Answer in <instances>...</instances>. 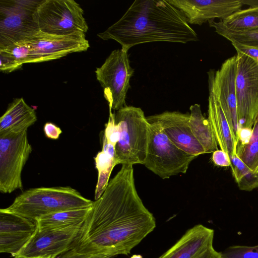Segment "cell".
Returning <instances> with one entry per match:
<instances>
[{
    "instance_id": "obj_1",
    "label": "cell",
    "mask_w": 258,
    "mask_h": 258,
    "mask_svg": "<svg viewBox=\"0 0 258 258\" xmlns=\"http://www.w3.org/2000/svg\"><path fill=\"white\" fill-rule=\"evenodd\" d=\"M156 226L154 216L138 194L133 165H122L93 201L69 249L111 258L128 255Z\"/></svg>"
},
{
    "instance_id": "obj_2",
    "label": "cell",
    "mask_w": 258,
    "mask_h": 258,
    "mask_svg": "<svg viewBox=\"0 0 258 258\" xmlns=\"http://www.w3.org/2000/svg\"><path fill=\"white\" fill-rule=\"evenodd\" d=\"M97 36L116 41L125 51L148 42L199 40L182 13L165 0H136L119 20Z\"/></svg>"
},
{
    "instance_id": "obj_3",
    "label": "cell",
    "mask_w": 258,
    "mask_h": 258,
    "mask_svg": "<svg viewBox=\"0 0 258 258\" xmlns=\"http://www.w3.org/2000/svg\"><path fill=\"white\" fill-rule=\"evenodd\" d=\"M93 203L70 186L41 187L24 191L3 209L36 222L51 213L90 207Z\"/></svg>"
},
{
    "instance_id": "obj_4",
    "label": "cell",
    "mask_w": 258,
    "mask_h": 258,
    "mask_svg": "<svg viewBox=\"0 0 258 258\" xmlns=\"http://www.w3.org/2000/svg\"><path fill=\"white\" fill-rule=\"evenodd\" d=\"M119 132L116 164H144L149 141V122L140 107L127 106L114 113Z\"/></svg>"
},
{
    "instance_id": "obj_5",
    "label": "cell",
    "mask_w": 258,
    "mask_h": 258,
    "mask_svg": "<svg viewBox=\"0 0 258 258\" xmlns=\"http://www.w3.org/2000/svg\"><path fill=\"white\" fill-rule=\"evenodd\" d=\"M235 89L240 138L238 142L248 140L258 115V62L237 52Z\"/></svg>"
},
{
    "instance_id": "obj_6",
    "label": "cell",
    "mask_w": 258,
    "mask_h": 258,
    "mask_svg": "<svg viewBox=\"0 0 258 258\" xmlns=\"http://www.w3.org/2000/svg\"><path fill=\"white\" fill-rule=\"evenodd\" d=\"M42 1H0V49L27 42L40 31L36 12Z\"/></svg>"
},
{
    "instance_id": "obj_7",
    "label": "cell",
    "mask_w": 258,
    "mask_h": 258,
    "mask_svg": "<svg viewBox=\"0 0 258 258\" xmlns=\"http://www.w3.org/2000/svg\"><path fill=\"white\" fill-rule=\"evenodd\" d=\"M148 129L149 141L144 163L146 168L163 179L185 173L197 156L178 148L156 123L149 122Z\"/></svg>"
},
{
    "instance_id": "obj_8",
    "label": "cell",
    "mask_w": 258,
    "mask_h": 258,
    "mask_svg": "<svg viewBox=\"0 0 258 258\" xmlns=\"http://www.w3.org/2000/svg\"><path fill=\"white\" fill-rule=\"evenodd\" d=\"M36 17L40 31L48 34H85L89 29L83 10L74 0H42Z\"/></svg>"
},
{
    "instance_id": "obj_9",
    "label": "cell",
    "mask_w": 258,
    "mask_h": 258,
    "mask_svg": "<svg viewBox=\"0 0 258 258\" xmlns=\"http://www.w3.org/2000/svg\"><path fill=\"white\" fill-rule=\"evenodd\" d=\"M134 73L128 51L121 48L113 50L103 64L96 68V78L103 89L109 112L126 105V94L131 87L130 81Z\"/></svg>"
},
{
    "instance_id": "obj_10",
    "label": "cell",
    "mask_w": 258,
    "mask_h": 258,
    "mask_svg": "<svg viewBox=\"0 0 258 258\" xmlns=\"http://www.w3.org/2000/svg\"><path fill=\"white\" fill-rule=\"evenodd\" d=\"M32 151L27 131L0 136V191L22 189V172Z\"/></svg>"
},
{
    "instance_id": "obj_11",
    "label": "cell",
    "mask_w": 258,
    "mask_h": 258,
    "mask_svg": "<svg viewBox=\"0 0 258 258\" xmlns=\"http://www.w3.org/2000/svg\"><path fill=\"white\" fill-rule=\"evenodd\" d=\"M236 55L226 59L215 73L208 72L209 89L222 108L233 136L238 143L240 138L235 89Z\"/></svg>"
},
{
    "instance_id": "obj_12",
    "label": "cell",
    "mask_w": 258,
    "mask_h": 258,
    "mask_svg": "<svg viewBox=\"0 0 258 258\" xmlns=\"http://www.w3.org/2000/svg\"><path fill=\"white\" fill-rule=\"evenodd\" d=\"M82 226L59 230L37 229L14 258H55L70 248Z\"/></svg>"
},
{
    "instance_id": "obj_13",
    "label": "cell",
    "mask_w": 258,
    "mask_h": 258,
    "mask_svg": "<svg viewBox=\"0 0 258 258\" xmlns=\"http://www.w3.org/2000/svg\"><path fill=\"white\" fill-rule=\"evenodd\" d=\"M26 42L32 49L33 62L58 59L70 53L86 51L90 47L83 33L57 35L40 31Z\"/></svg>"
},
{
    "instance_id": "obj_14",
    "label": "cell",
    "mask_w": 258,
    "mask_h": 258,
    "mask_svg": "<svg viewBox=\"0 0 258 258\" xmlns=\"http://www.w3.org/2000/svg\"><path fill=\"white\" fill-rule=\"evenodd\" d=\"M189 116L188 112L166 111L148 116L147 119L149 122L156 123L178 148L197 157L206 153L191 132Z\"/></svg>"
},
{
    "instance_id": "obj_15",
    "label": "cell",
    "mask_w": 258,
    "mask_h": 258,
    "mask_svg": "<svg viewBox=\"0 0 258 258\" xmlns=\"http://www.w3.org/2000/svg\"><path fill=\"white\" fill-rule=\"evenodd\" d=\"M180 11L189 24L201 25L219 18L221 21L240 10L242 0H167Z\"/></svg>"
},
{
    "instance_id": "obj_16",
    "label": "cell",
    "mask_w": 258,
    "mask_h": 258,
    "mask_svg": "<svg viewBox=\"0 0 258 258\" xmlns=\"http://www.w3.org/2000/svg\"><path fill=\"white\" fill-rule=\"evenodd\" d=\"M214 230L202 224L195 225L158 258H196L213 246Z\"/></svg>"
},
{
    "instance_id": "obj_17",
    "label": "cell",
    "mask_w": 258,
    "mask_h": 258,
    "mask_svg": "<svg viewBox=\"0 0 258 258\" xmlns=\"http://www.w3.org/2000/svg\"><path fill=\"white\" fill-rule=\"evenodd\" d=\"M37 119L34 109L22 97L16 98L0 118V136L27 131Z\"/></svg>"
},
{
    "instance_id": "obj_18",
    "label": "cell",
    "mask_w": 258,
    "mask_h": 258,
    "mask_svg": "<svg viewBox=\"0 0 258 258\" xmlns=\"http://www.w3.org/2000/svg\"><path fill=\"white\" fill-rule=\"evenodd\" d=\"M208 118L217 144L229 157L236 154L235 141L223 111L212 91L209 90Z\"/></svg>"
},
{
    "instance_id": "obj_19",
    "label": "cell",
    "mask_w": 258,
    "mask_h": 258,
    "mask_svg": "<svg viewBox=\"0 0 258 258\" xmlns=\"http://www.w3.org/2000/svg\"><path fill=\"white\" fill-rule=\"evenodd\" d=\"M91 207L62 211L43 216L36 221L37 229L59 230L82 226Z\"/></svg>"
},
{
    "instance_id": "obj_20",
    "label": "cell",
    "mask_w": 258,
    "mask_h": 258,
    "mask_svg": "<svg viewBox=\"0 0 258 258\" xmlns=\"http://www.w3.org/2000/svg\"><path fill=\"white\" fill-rule=\"evenodd\" d=\"M189 110V125L191 132L205 153H213L218 150V144L211 125L209 120L203 115L200 105H191Z\"/></svg>"
},
{
    "instance_id": "obj_21",
    "label": "cell",
    "mask_w": 258,
    "mask_h": 258,
    "mask_svg": "<svg viewBox=\"0 0 258 258\" xmlns=\"http://www.w3.org/2000/svg\"><path fill=\"white\" fill-rule=\"evenodd\" d=\"M102 149L94 158L98 172L94 198L98 200L106 188L110 175L116 164L115 146L107 142L103 137Z\"/></svg>"
},
{
    "instance_id": "obj_22",
    "label": "cell",
    "mask_w": 258,
    "mask_h": 258,
    "mask_svg": "<svg viewBox=\"0 0 258 258\" xmlns=\"http://www.w3.org/2000/svg\"><path fill=\"white\" fill-rule=\"evenodd\" d=\"M215 25L230 32H245L258 30V7L240 10Z\"/></svg>"
},
{
    "instance_id": "obj_23",
    "label": "cell",
    "mask_w": 258,
    "mask_h": 258,
    "mask_svg": "<svg viewBox=\"0 0 258 258\" xmlns=\"http://www.w3.org/2000/svg\"><path fill=\"white\" fill-rule=\"evenodd\" d=\"M37 229L36 222L0 209V233L33 235Z\"/></svg>"
},
{
    "instance_id": "obj_24",
    "label": "cell",
    "mask_w": 258,
    "mask_h": 258,
    "mask_svg": "<svg viewBox=\"0 0 258 258\" xmlns=\"http://www.w3.org/2000/svg\"><path fill=\"white\" fill-rule=\"evenodd\" d=\"M233 176L240 190L250 191L258 188V172L246 165L236 154L230 157Z\"/></svg>"
},
{
    "instance_id": "obj_25",
    "label": "cell",
    "mask_w": 258,
    "mask_h": 258,
    "mask_svg": "<svg viewBox=\"0 0 258 258\" xmlns=\"http://www.w3.org/2000/svg\"><path fill=\"white\" fill-rule=\"evenodd\" d=\"M236 155L250 169L258 170V115L252 126L250 137L243 145H237Z\"/></svg>"
},
{
    "instance_id": "obj_26",
    "label": "cell",
    "mask_w": 258,
    "mask_h": 258,
    "mask_svg": "<svg viewBox=\"0 0 258 258\" xmlns=\"http://www.w3.org/2000/svg\"><path fill=\"white\" fill-rule=\"evenodd\" d=\"M209 22V26L215 29V32L229 40L244 45L258 47V30L245 32H232L227 31L213 23Z\"/></svg>"
},
{
    "instance_id": "obj_27",
    "label": "cell",
    "mask_w": 258,
    "mask_h": 258,
    "mask_svg": "<svg viewBox=\"0 0 258 258\" xmlns=\"http://www.w3.org/2000/svg\"><path fill=\"white\" fill-rule=\"evenodd\" d=\"M32 235L0 233V252L10 253L14 257L26 245Z\"/></svg>"
},
{
    "instance_id": "obj_28",
    "label": "cell",
    "mask_w": 258,
    "mask_h": 258,
    "mask_svg": "<svg viewBox=\"0 0 258 258\" xmlns=\"http://www.w3.org/2000/svg\"><path fill=\"white\" fill-rule=\"evenodd\" d=\"M4 50L10 53L22 66L24 63H33L32 49L26 42L15 43Z\"/></svg>"
},
{
    "instance_id": "obj_29",
    "label": "cell",
    "mask_w": 258,
    "mask_h": 258,
    "mask_svg": "<svg viewBox=\"0 0 258 258\" xmlns=\"http://www.w3.org/2000/svg\"><path fill=\"white\" fill-rule=\"evenodd\" d=\"M220 253L222 258H258V244L230 246Z\"/></svg>"
},
{
    "instance_id": "obj_30",
    "label": "cell",
    "mask_w": 258,
    "mask_h": 258,
    "mask_svg": "<svg viewBox=\"0 0 258 258\" xmlns=\"http://www.w3.org/2000/svg\"><path fill=\"white\" fill-rule=\"evenodd\" d=\"M103 137L107 142L116 146L119 140V132L118 126L115 122L114 113L112 112H109V119L105 124Z\"/></svg>"
},
{
    "instance_id": "obj_31",
    "label": "cell",
    "mask_w": 258,
    "mask_h": 258,
    "mask_svg": "<svg viewBox=\"0 0 258 258\" xmlns=\"http://www.w3.org/2000/svg\"><path fill=\"white\" fill-rule=\"evenodd\" d=\"M21 66L14 57L5 50H0V70L10 73L21 68Z\"/></svg>"
},
{
    "instance_id": "obj_32",
    "label": "cell",
    "mask_w": 258,
    "mask_h": 258,
    "mask_svg": "<svg viewBox=\"0 0 258 258\" xmlns=\"http://www.w3.org/2000/svg\"><path fill=\"white\" fill-rule=\"evenodd\" d=\"M212 159L214 164L218 166L227 167L231 165L229 155L221 149L213 152Z\"/></svg>"
},
{
    "instance_id": "obj_33",
    "label": "cell",
    "mask_w": 258,
    "mask_h": 258,
    "mask_svg": "<svg viewBox=\"0 0 258 258\" xmlns=\"http://www.w3.org/2000/svg\"><path fill=\"white\" fill-rule=\"evenodd\" d=\"M55 258H111L102 254L81 253L69 249Z\"/></svg>"
},
{
    "instance_id": "obj_34",
    "label": "cell",
    "mask_w": 258,
    "mask_h": 258,
    "mask_svg": "<svg viewBox=\"0 0 258 258\" xmlns=\"http://www.w3.org/2000/svg\"><path fill=\"white\" fill-rule=\"evenodd\" d=\"M237 52L242 53L258 62V47L244 45L237 42H231Z\"/></svg>"
},
{
    "instance_id": "obj_35",
    "label": "cell",
    "mask_w": 258,
    "mask_h": 258,
    "mask_svg": "<svg viewBox=\"0 0 258 258\" xmlns=\"http://www.w3.org/2000/svg\"><path fill=\"white\" fill-rule=\"evenodd\" d=\"M45 135L49 139L56 140L62 133L60 127L50 122H46L43 127Z\"/></svg>"
},
{
    "instance_id": "obj_36",
    "label": "cell",
    "mask_w": 258,
    "mask_h": 258,
    "mask_svg": "<svg viewBox=\"0 0 258 258\" xmlns=\"http://www.w3.org/2000/svg\"><path fill=\"white\" fill-rule=\"evenodd\" d=\"M196 258H222V256L220 252L216 251L212 246Z\"/></svg>"
},
{
    "instance_id": "obj_37",
    "label": "cell",
    "mask_w": 258,
    "mask_h": 258,
    "mask_svg": "<svg viewBox=\"0 0 258 258\" xmlns=\"http://www.w3.org/2000/svg\"><path fill=\"white\" fill-rule=\"evenodd\" d=\"M243 5L250 7H258V0H242Z\"/></svg>"
},
{
    "instance_id": "obj_38",
    "label": "cell",
    "mask_w": 258,
    "mask_h": 258,
    "mask_svg": "<svg viewBox=\"0 0 258 258\" xmlns=\"http://www.w3.org/2000/svg\"><path fill=\"white\" fill-rule=\"evenodd\" d=\"M131 258H143L142 255L140 254H134L133 255Z\"/></svg>"
},
{
    "instance_id": "obj_39",
    "label": "cell",
    "mask_w": 258,
    "mask_h": 258,
    "mask_svg": "<svg viewBox=\"0 0 258 258\" xmlns=\"http://www.w3.org/2000/svg\"><path fill=\"white\" fill-rule=\"evenodd\" d=\"M257 172H258V170H257Z\"/></svg>"
}]
</instances>
